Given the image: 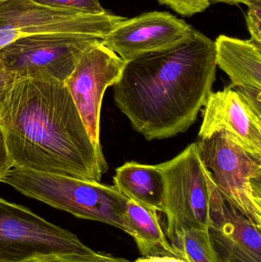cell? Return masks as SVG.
Wrapping results in <instances>:
<instances>
[{
  "mask_svg": "<svg viewBox=\"0 0 261 262\" xmlns=\"http://www.w3.org/2000/svg\"><path fill=\"white\" fill-rule=\"evenodd\" d=\"M215 41L195 29L173 47L125 63L113 99L147 140L185 132L197 120L216 81Z\"/></svg>",
  "mask_w": 261,
  "mask_h": 262,
  "instance_id": "cell-1",
  "label": "cell"
},
{
  "mask_svg": "<svg viewBox=\"0 0 261 262\" xmlns=\"http://www.w3.org/2000/svg\"><path fill=\"white\" fill-rule=\"evenodd\" d=\"M0 128L13 167L98 183L108 170L64 83L15 79Z\"/></svg>",
  "mask_w": 261,
  "mask_h": 262,
  "instance_id": "cell-2",
  "label": "cell"
},
{
  "mask_svg": "<svg viewBox=\"0 0 261 262\" xmlns=\"http://www.w3.org/2000/svg\"><path fill=\"white\" fill-rule=\"evenodd\" d=\"M0 183L77 218L105 223L124 232L128 200L114 186L16 167Z\"/></svg>",
  "mask_w": 261,
  "mask_h": 262,
  "instance_id": "cell-3",
  "label": "cell"
},
{
  "mask_svg": "<svg viewBox=\"0 0 261 262\" xmlns=\"http://www.w3.org/2000/svg\"><path fill=\"white\" fill-rule=\"evenodd\" d=\"M196 143L202 163L224 200L261 226V160L225 131Z\"/></svg>",
  "mask_w": 261,
  "mask_h": 262,
  "instance_id": "cell-4",
  "label": "cell"
},
{
  "mask_svg": "<svg viewBox=\"0 0 261 262\" xmlns=\"http://www.w3.org/2000/svg\"><path fill=\"white\" fill-rule=\"evenodd\" d=\"M158 166L165 182L162 212L167 216L168 239L182 229H208L209 186L197 143Z\"/></svg>",
  "mask_w": 261,
  "mask_h": 262,
  "instance_id": "cell-5",
  "label": "cell"
},
{
  "mask_svg": "<svg viewBox=\"0 0 261 262\" xmlns=\"http://www.w3.org/2000/svg\"><path fill=\"white\" fill-rule=\"evenodd\" d=\"M101 40L79 35H26L0 49V61L15 79L65 84L83 54Z\"/></svg>",
  "mask_w": 261,
  "mask_h": 262,
  "instance_id": "cell-6",
  "label": "cell"
},
{
  "mask_svg": "<svg viewBox=\"0 0 261 262\" xmlns=\"http://www.w3.org/2000/svg\"><path fill=\"white\" fill-rule=\"evenodd\" d=\"M92 251L70 231L0 198V262H30L54 254Z\"/></svg>",
  "mask_w": 261,
  "mask_h": 262,
  "instance_id": "cell-7",
  "label": "cell"
},
{
  "mask_svg": "<svg viewBox=\"0 0 261 262\" xmlns=\"http://www.w3.org/2000/svg\"><path fill=\"white\" fill-rule=\"evenodd\" d=\"M126 18L105 12L86 14L33 0H0V30L20 38L33 35H67L103 39Z\"/></svg>",
  "mask_w": 261,
  "mask_h": 262,
  "instance_id": "cell-8",
  "label": "cell"
},
{
  "mask_svg": "<svg viewBox=\"0 0 261 262\" xmlns=\"http://www.w3.org/2000/svg\"><path fill=\"white\" fill-rule=\"evenodd\" d=\"M125 63L101 40L83 54L66 81L87 134L97 146H101L100 121L104 93L119 79Z\"/></svg>",
  "mask_w": 261,
  "mask_h": 262,
  "instance_id": "cell-9",
  "label": "cell"
},
{
  "mask_svg": "<svg viewBox=\"0 0 261 262\" xmlns=\"http://www.w3.org/2000/svg\"><path fill=\"white\" fill-rule=\"evenodd\" d=\"M194 30L185 20L170 12L154 11L125 18L101 42L127 62L176 46L189 38Z\"/></svg>",
  "mask_w": 261,
  "mask_h": 262,
  "instance_id": "cell-10",
  "label": "cell"
},
{
  "mask_svg": "<svg viewBox=\"0 0 261 262\" xmlns=\"http://www.w3.org/2000/svg\"><path fill=\"white\" fill-rule=\"evenodd\" d=\"M207 179L208 232L219 262H261V226L224 200L208 170Z\"/></svg>",
  "mask_w": 261,
  "mask_h": 262,
  "instance_id": "cell-11",
  "label": "cell"
},
{
  "mask_svg": "<svg viewBox=\"0 0 261 262\" xmlns=\"http://www.w3.org/2000/svg\"><path fill=\"white\" fill-rule=\"evenodd\" d=\"M199 139L225 131L244 149L261 160V115L229 87L211 92L204 105Z\"/></svg>",
  "mask_w": 261,
  "mask_h": 262,
  "instance_id": "cell-12",
  "label": "cell"
},
{
  "mask_svg": "<svg viewBox=\"0 0 261 262\" xmlns=\"http://www.w3.org/2000/svg\"><path fill=\"white\" fill-rule=\"evenodd\" d=\"M215 46L216 64L231 79L230 89L261 90V44L220 35Z\"/></svg>",
  "mask_w": 261,
  "mask_h": 262,
  "instance_id": "cell-13",
  "label": "cell"
},
{
  "mask_svg": "<svg viewBox=\"0 0 261 262\" xmlns=\"http://www.w3.org/2000/svg\"><path fill=\"white\" fill-rule=\"evenodd\" d=\"M113 183L127 200L162 212L165 182L158 165L126 163L116 169Z\"/></svg>",
  "mask_w": 261,
  "mask_h": 262,
  "instance_id": "cell-14",
  "label": "cell"
},
{
  "mask_svg": "<svg viewBox=\"0 0 261 262\" xmlns=\"http://www.w3.org/2000/svg\"><path fill=\"white\" fill-rule=\"evenodd\" d=\"M124 232L133 237L143 256H177L162 230L157 211L129 200L124 217ZM179 257V256H178Z\"/></svg>",
  "mask_w": 261,
  "mask_h": 262,
  "instance_id": "cell-15",
  "label": "cell"
},
{
  "mask_svg": "<svg viewBox=\"0 0 261 262\" xmlns=\"http://www.w3.org/2000/svg\"><path fill=\"white\" fill-rule=\"evenodd\" d=\"M170 242L177 256L186 262H219L208 229H182Z\"/></svg>",
  "mask_w": 261,
  "mask_h": 262,
  "instance_id": "cell-16",
  "label": "cell"
},
{
  "mask_svg": "<svg viewBox=\"0 0 261 262\" xmlns=\"http://www.w3.org/2000/svg\"><path fill=\"white\" fill-rule=\"evenodd\" d=\"M30 262H129L110 254L95 251L88 253H60L46 255Z\"/></svg>",
  "mask_w": 261,
  "mask_h": 262,
  "instance_id": "cell-17",
  "label": "cell"
},
{
  "mask_svg": "<svg viewBox=\"0 0 261 262\" xmlns=\"http://www.w3.org/2000/svg\"><path fill=\"white\" fill-rule=\"evenodd\" d=\"M35 3L54 7L67 8L86 14H102L105 9L99 0H33Z\"/></svg>",
  "mask_w": 261,
  "mask_h": 262,
  "instance_id": "cell-18",
  "label": "cell"
},
{
  "mask_svg": "<svg viewBox=\"0 0 261 262\" xmlns=\"http://www.w3.org/2000/svg\"><path fill=\"white\" fill-rule=\"evenodd\" d=\"M158 2L182 16H193L204 12L210 6L207 0H158Z\"/></svg>",
  "mask_w": 261,
  "mask_h": 262,
  "instance_id": "cell-19",
  "label": "cell"
},
{
  "mask_svg": "<svg viewBox=\"0 0 261 262\" xmlns=\"http://www.w3.org/2000/svg\"><path fill=\"white\" fill-rule=\"evenodd\" d=\"M246 21L251 34L250 39L261 44V0H247Z\"/></svg>",
  "mask_w": 261,
  "mask_h": 262,
  "instance_id": "cell-20",
  "label": "cell"
},
{
  "mask_svg": "<svg viewBox=\"0 0 261 262\" xmlns=\"http://www.w3.org/2000/svg\"><path fill=\"white\" fill-rule=\"evenodd\" d=\"M13 168V162L9 155L3 130L0 128V180Z\"/></svg>",
  "mask_w": 261,
  "mask_h": 262,
  "instance_id": "cell-21",
  "label": "cell"
},
{
  "mask_svg": "<svg viewBox=\"0 0 261 262\" xmlns=\"http://www.w3.org/2000/svg\"><path fill=\"white\" fill-rule=\"evenodd\" d=\"M15 77L9 74L0 76V114H1L2 109H3V104L6 101L7 95H9L14 81H15Z\"/></svg>",
  "mask_w": 261,
  "mask_h": 262,
  "instance_id": "cell-22",
  "label": "cell"
},
{
  "mask_svg": "<svg viewBox=\"0 0 261 262\" xmlns=\"http://www.w3.org/2000/svg\"><path fill=\"white\" fill-rule=\"evenodd\" d=\"M134 262H186L183 258L171 255H152L141 257Z\"/></svg>",
  "mask_w": 261,
  "mask_h": 262,
  "instance_id": "cell-23",
  "label": "cell"
},
{
  "mask_svg": "<svg viewBox=\"0 0 261 262\" xmlns=\"http://www.w3.org/2000/svg\"><path fill=\"white\" fill-rule=\"evenodd\" d=\"M209 5L217 4V3H225L228 5H239L245 3L247 0H207Z\"/></svg>",
  "mask_w": 261,
  "mask_h": 262,
  "instance_id": "cell-24",
  "label": "cell"
},
{
  "mask_svg": "<svg viewBox=\"0 0 261 262\" xmlns=\"http://www.w3.org/2000/svg\"><path fill=\"white\" fill-rule=\"evenodd\" d=\"M6 71H5L4 68H3V64H2L1 61H0V76L6 75Z\"/></svg>",
  "mask_w": 261,
  "mask_h": 262,
  "instance_id": "cell-25",
  "label": "cell"
}]
</instances>
